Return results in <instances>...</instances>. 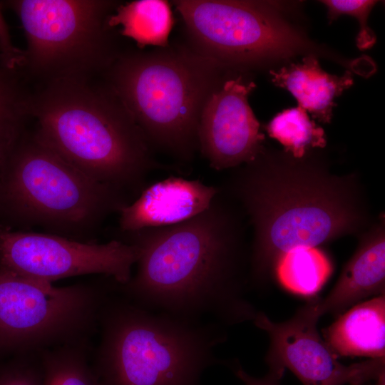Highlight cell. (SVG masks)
<instances>
[{
  "mask_svg": "<svg viewBox=\"0 0 385 385\" xmlns=\"http://www.w3.org/2000/svg\"><path fill=\"white\" fill-rule=\"evenodd\" d=\"M36 138L93 180L135 198L158 162L143 131L103 78L42 84L31 94Z\"/></svg>",
  "mask_w": 385,
  "mask_h": 385,
  "instance_id": "cell-3",
  "label": "cell"
},
{
  "mask_svg": "<svg viewBox=\"0 0 385 385\" xmlns=\"http://www.w3.org/2000/svg\"><path fill=\"white\" fill-rule=\"evenodd\" d=\"M224 68L190 46L122 51L103 76L151 148L181 163L198 151L202 109L228 78Z\"/></svg>",
  "mask_w": 385,
  "mask_h": 385,
  "instance_id": "cell-5",
  "label": "cell"
},
{
  "mask_svg": "<svg viewBox=\"0 0 385 385\" xmlns=\"http://www.w3.org/2000/svg\"><path fill=\"white\" fill-rule=\"evenodd\" d=\"M219 190L200 180L176 176L146 185L118 212L120 230L131 232L183 222L207 210Z\"/></svg>",
  "mask_w": 385,
  "mask_h": 385,
  "instance_id": "cell-13",
  "label": "cell"
},
{
  "mask_svg": "<svg viewBox=\"0 0 385 385\" xmlns=\"http://www.w3.org/2000/svg\"><path fill=\"white\" fill-rule=\"evenodd\" d=\"M220 189V188H219ZM232 200L222 192L183 222L122 233L136 246L137 271L117 290L151 311L222 327L253 321L247 296L250 250Z\"/></svg>",
  "mask_w": 385,
  "mask_h": 385,
  "instance_id": "cell-1",
  "label": "cell"
},
{
  "mask_svg": "<svg viewBox=\"0 0 385 385\" xmlns=\"http://www.w3.org/2000/svg\"><path fill=\"white\" fill-rule=\"evenodd\" d=\"M138 257L136 246L118 239L98 244L0 227V270L35 280L98 274L124 284Z\"/></svg>",
  "mask_w": 385,
  "mask_h": 385,
  "instance_id": "cell-10",
  "label": "cell"
},
{
  "mask_svg": "<svg viewBox=\"0 0 385 385\" xmlns=\"http://www.w3.org/2000/svg\"><path fill=\"white\" fill-rule=\"evenodd\" d=\"M115 286L108 278L59 287L0 270V354L89 339Z\"/></svg>",
  "mask_w": 385,
  "mask_h": 385,
  "instance_id": "cell-8",
  "label": "cell"
},
{
  "mask_svg": "<svg viewBox=\"0 0 385 385\" xmlns=\"http://www.w3.org/2000/svg\"><path fill=\"white\" fill-rule=\"evenodd\" d=\"M109 26H120L119 34L146 46L168 47L174 24L170 4L164 0H138L120 4L108 20Z\"/></svg>",
  "mask_w": 385,
  "mask_h": 385,
  "instance_id": "cell-17",
  "label": "cell"
},
{
  "mask_svg": "<svg viewBox=\"0 0 385 385\" xmlns=\"http://www.w3.org/2000/svg\"><path fill=\"white\" fill-rule=\"evenodd\" d=\"M270 73L274 85L289 91L299 106L324 123L331 122L333 108L336 106L334 98L354 83L349 71L341 76L324 71L314 55H307L301 63H291Z\"/></svg>",
  "mask_w": 385,
  "mask_h": 385,
  "instance_id": "cell-16",
  "label": "cell"
},
{
  "mask_svg": "<svg viewBox=\"0 0 385 385\" xmlns=\"http://www.w3.org/2000/svg\"><path fill=\"white\" fill-rule=\"evenodd\" d=\"M24 61V50L14 45L9 26L0 8V64L9 69L20 71Z\"/></svg>",
  "mask_w": 385,
  "mask_h": 385,
  "instance_id": "cell-24",
  "label": "cell"
},
{
  "mask_svg": "<svg viewBox=\"0 0 385 385\" xmlns=\"http://www.w3.org/2000/svg\"><path fill=\"white\" fill-rule=\"evenodd\" d=\"M26 132L0 170V210L21 222L66 232L91 230L130 202Z\"/></svg>",
  "mask_w": 385,
  "mask_h": 385,
  "instance_id": "cell-6",
  "label": "cell"
},
{
  "mask_svg": "<svg viewBox=\"0 0 385 385\" xmlns=\"http://www.w3.org/2000/svg\"><path fill=\"white\" fill-rule=\"evenodd\" d=\"M89 339L39 352L42 385H101L91 365Z\"/></svg>",
  "mask_w": 385,
  "mask_h": 385,
  "instance_id": "cell-20",
  "label": "cell"
},
{
  "mask_svg": "<svg viewBox=\"0 0 385 385\" xmlns=\"http://www.w3.org/2000/svg\"><path fill=\"white\" fill-rule=\"evenodd\" d=\"M328 10V19L332 21L340 16L349 15L356 18L359 30L356 38V46L363 51L371 48L376 43V36L367 24L368 16L377 3L372 0H325L321 1Z\"/></svg>",
  "mask_w": 385,
  "mask_h": 385,
  "instance_id": "cell-22",
  "label": "cell"
},
{
  "mask_svg": "<svg viewBox=\"0 0 385 385\" xmlns=\"http://www.w3.org/2000/svg\"><path fill=\"white\" fill-rule=\"evenodd\" d=\"M101 337L91 365L101 385H200L204 371L222 363L215 348L224 327L140 307L117 291L98 318Z\"/></svg>",
  "mask_w": 385,
  "mask_h": 385,
  "instance_id": "cell-4",
  "label": "cell"
},
{
  "mask_svg": "<svg viewBox=\"0 0 385 385\" xmlns=\"http://www.w3.org/2000/svg\"><path fill=\"white\" fill-rule=\"evenodd\" d=\"M26 40L20 70L41 85L102 78L123 50L108 20L118 5L110 0H11Z\"/></svg>",
  "mask_w": 385,
  "mask_h": 385,
  "instance_id": "cell-7",
  "label": "cell"
},
{
  "mask_svg": "<svg viewBox=\"0 0 385 385\" xmlns=\"http://www.w3.org/2000/svg\"><path fill=\"white\" fill-rule=\"evenodd\" d=\"M237 168L220 190L238 203L253 229L250 286L270 279L279 258L353 234L365 224L353 175H332L308 162L272 160L264 153Z\"/></svg>",
  "mask_w": 385,
  "mask_h": 385,
  "instance_id": "cell-2",
  "label": "cell"
},
{
  "mask_svg": "<svg viewBox=\"0 0 385 385\" xmlns=\"http://www.w3.org/2000/svg\"><path fill=\"white\" fill-rule=\"evenodd\" d=\"M189 46L224 68H241L317 51L284 19L279 4L265 1L175 0Z\"/></svg>",
  "mask_w": 385,
  "mask_h": 385,
  "instance_id": "cell-9",
  "label": "cell"
},
{
  "mask_svg": "<svg viewBox=\"0 0 385 385\" xmlns=\"http://www.w3.org/2000/svg\"><path fill=\"white\" fill-rule=\"evenodd\" d=\"M332 271L329 259L317 247H298L286 252L279 258L274 270L284 288L304 296L320 290Z\"/></svg>",
  "mask_w": 385,
  "mask_h": 385,
  "instance_id": "cell-19",
  "label": "cell"
},
{
  "mask_svg": "<svg viewBox=\"0 0 385 385\" xmlns=\"http://www.w3.org/2000/svg\"><path fill=\"white\" fill-rule=\"evenodd\" d=\"M231 368L235 376L245 385H279L280 378L271 373L268 372L266 376L261 378L255 377L246 372L238 362L231 364Z\"/></svg>",
  "mask_w": 385,
  "mask_h": 385,
  "instance_id": "cell-25",
  "label": "cell"
},
{
  "mask_svg": "<svg viewBox=\"0 0 385 385\" xmlns=\"http://www.w3.org/2000/svg\"><path fill=\"white\" fill-rule=\"evenodd\" d=\"M375 381L374 385H385V371L380 374Z\"/></svg>",
  "mask_w": 385,
  "mask_h": 385,
  "instance_id": "cell-26",
  "label": "cell"
},
{
  "mask_svg": "<svg viewBox=\"0 0 385 385\" xmlns=\"http://www.w3.org/2000/svg\"><path fill=\"white\" fill-rule=\"evenodd\" d=\"M322 332L337 357L385 359V296L352 306Z\"/></svg>",
  "mask_w": 385,
  "mask_h": 385,
  "instance_id": "cell-15",
  "label": "cell"
},
{
  "mask_svg": "<svg viewBox=\"0 0 385 385\" xmlns=\"http://www.w3.org/2000/svg\"><path fill=\"white\" fill-rule=\"evenodd\" d=\"M384 215L361 235L354 253L334 287L324 298L308 303L313 314H340L361 300L385 294Z\"/></svg>",
  "mask_w": 385,
  "mask_h": 385,
  "instance_id": "cell-14",
  "label": "cell"
},
{
  "mask_svg": "<svg viewBox=\"0 0 385 385\" xmlns=\"http://www.w3.org/2000/svg\"><path fill=\"white\" fill-rule=\"evenodd\" d=\"M268 135L279 141L292 157L303 158L312 148H324L327 144L322 128L311 120L300 106L277 114L267 125Z\"/></svg>",
  "mask_w": 385,
  "mask_h": 385,
  "instance_id": "cell-21",
  "label": "cell"
},
{
  "mask_svg": "<svg viewBox=\"0 0 385 385\" xmlns=\"http://www.w3.org/2000/svg\"><path fill=\"white\" fill-rule=\"evenodd\" d=\"M318 321L308 304L281 322L257 312L252 322L269 338L265 358L269 373L281 379L289 369L304 385H365L385 371V359H368L350 365L339 362L319 335Z\"/></svg>",
  "mask_w": 385,
  "mask_h": 385,
  "instance_id": "cell-11",
  "label": "cell"
},
{
  "mask_svg": "<svg viewBox=\"0 0 385 385\" xmlns=\"http://www.w3.org/2000/svg\"><path fill=\"white\" fill-rule=\"evenodd\" d=\"M39 352L19 354L0 362V385H42Z\"/></svg>",
  "mask_w": 385,
  "mask_h": 385,
  "instance_id": "cell-23",
  "label": "cell"
},
{
  "mask_svg": "<svg viewBox=\"0 0 385 385\" xmlns=\"http://www.w3.org/2000/svg\"><path fill=\"white\" fill-rule=\"evenodd\" d=\"M256 88L242 76L227 78L201 113L198 150L212 169L222 171L253 161L263 152L265 135L249 103Z\"/></svg>",
  "mask_w": 385,
  "mask_h": 385,
  "instance_id": "cell-12",
  "label": "cell"
},
{
  "mask_svg": "<svg viewBox=\"0 0 385 385\" xmlns=\"http://www.w3.org/2000/svg\"><path fill=\"white\" fill-rule=\"evenodd\" d=\"M20 71L0 64V170L26 131L31 91Z\"/></svg>",
  "mask_w": 385,
  "mask_h": 385,
  "instance_id": "cell-18",
  "label": "cell"
}]
</instances>
